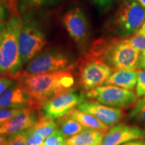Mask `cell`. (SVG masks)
<instances>
[{"label":"cell","instance_id":"obj_1","mask_svg":"<svg viewBox=\"0 0 145 145\" xmlns=\"http://www.w3.org/2000/svg\"><path fill=\"white\" fill-rule=\"evenodd\" d=\"M16 80L30 99L29 106L36 110L57 95L72 89L75 84L71 69L22 77Z\"/></svg>","mask_w":145,"mask_h":145},{"label":"cell","instance_id":"obj_2","mask_svg":"<svg viewBox=\"0 0 145 145\" xmlns=\"http://www.w3.org/2000/svg\"><path fill=\"white\" fill-rule=\"evenodd\" d=\"M140 54L127 42L126 36H120L95 40L86 57L104 63L114 71L137 70Z\"/></svg>","mask_w":145,"mask_h":145},{"label":"cell","instance_id":"obj_3","mask_svg":"<svg viewBox=\"0 0 145 145\" xmlns=\"http://www.w3.org/2000/svg\"><path fill=\"white\" fill-rule=\"evenodd\" d=\"M22 19L18 14L10 16L0 40V75L15 79L23 63L20 53L19 37Z\"/></svg>","mask_w":145,"mask_h":145},{"label":"cell","instance_id":"obj_4","mask_svg":"<svg viewBox=\"0 0 145 145\" xmlns=\"http://www.w3.org/2000/svg\"><path fill=\"white\" fill-rule=\"evenodd\" d=\"M72 60L67 54L57 49L47 50L40 52L27 63L24 69L18 74L14 80L22 77L72 69Z\"/></svg>","mask_w":145,"mask_h":145},{"label":"cell","instance_id":"obj_5","mask_svg":"<svg viewBox=\"0 0 145 145\" xmlns=\"http://www.w3.org/2000/svg\"><path fill=\"white\" fill-rule=\"evenodd\" d=\"M46 44L44 32L36 20L30 16L23 18L19 37L20 53L23 64L41 52Z\"/></svg>","mask_w":145,"mask_h":145},{"label":"cell","instance_id":"obj_6","mask_svg":"<svg viewBox=\"0 0 145 145\" xmlns=\"http://www.w3.org/2000/svg\"><path fill=\"white\" fill-rule=\"evenodd\" d=\"M145 21V9L136 0H125L119 6L113 21L117 34L122 36L137 32Z\"/></svg>","mask_w":145,"mask_h":145},{"label":"cell","instance_id":"obj_7","mask_svg":"<svg viewBox=\"0 0 145 145\" xmlns=\"http://www.w3.org/2000/svg\"><path fill=\"white\" fill-rule=\"evenodd\" d=\"M114 71L100 61L86 57L79 67V83L86 91L105 84Z\"/></svg>","mask_w":145,"mask_h":145},{"label":"cell","instance_id":"obj_8","mask_svg":"<svg viewBox=\"0 0 145 145\" xmlns=\"http://www.w3.org/2000/svg\"><path fill=\"white\" fill-rule=\"evenodd\" d=\"M86 96L102 104L118 108L131 106L137 101V97L132 90L114 86L97 87L86 91Z\"/></svg>","mask_w":145,"mask_h":145},{"label":"cell","instance_id":"obj_9","mask_svg":"<svg viewBox=\"0 0 145 145\" xmlns=\"http://www.w3.org/2000/svg\"><path fill=\"white\" fill-rule=\"evenodd\" d=\"M86 96L71 89L50 99L43 105L42 113L44 117L57 119L68 113L70 110L86 101Z\"/></svg>","mask_w":145,"mask_h":145},{"label":"cell","instance_id":"obj_10","mask_svg":"<svg viewBox=\"0 0 145 145\" xmlns=\"http://www.w3.org/2000/svg\"><path fill=\"white\" fill-rule=\"evenodd\" d=\"M63 24L72 39L79 46L88 41L89 26L85 14L79 8H72L64 14Z\"/></svg>","mask_w":145,"mask_h":145},{"label":"cell","instance_id":"obj_11","mask_svg":"<svg viewBox=\"0 0 145 145\" xmlns=\"http://www.w3.org/2000/svg\"><path fill=\"white\" fill-rule=\"evenodd\" d=\"M145 138V128L138 126L118 124L105 135L100 145H122L124 143Z\"/></svg>","mask_w":145,"mask_h":145},{"label":"cell","instance_id":"obj_12","mask_svg":"<svg viewBox=\"0 0 145 145\" xmlns=\"http://www.w3.org/2000/svg\"><path fill=\"white\" fill-rule=\"evenodd\" d=\"M77 109L94 116L108 126L116 124L124 117V112L120 108L106 106L95 101H83L78 105Z\"/></svg>","mask_w":145,"mask_h":145},{"label":"cell","instance_id":"obj_13","mask_svg":"<svg viewBox=\"0 0 145 145\" xmlns=\"http://www.w3.org/2000/svg\"><path fill=\"white\" fill-rule=\"evenodd\" d=\"M39 118L36 109L25 107L19 114L0 126V133L4 136H12L26 131L34 126Z\"/></svg>","mask_w":145,"mask_h":145},{"label":"cell","instance_id":"obj_14","mask_svg":"<svg viewBox=\"0 0 145 145\" xmlns=\"http://www.w3.org/2000/svg\"><path fill=\"white\" fill-rule=\"evenodd\" d=\"M30 99L19 83H15L0 96V108H23L29 106Z\"/></svg>","mask_w":145,"mask_h":145},{"label":"cell","instance_id":"obj_15","mask_svg":"<svg viewBox=\"0 0 145 145\" xmlns=\"http://www.w3.org/2000/svg\"><path fill=\"white\" fill-rule=\"evenodd\" d=\"M137 79L138 71L137 70H117L112 72L104 85L132 90L137 86Z\"/></svg>","mask_w":145,"mask_h":145},{"label":"cell","instance_id":"obj_16","mask_svg":"<svg viewBox=\"0 0 145 145\" xmlns=\"http://www.w3.org/2000/svg\"><path fill=\"white\" fill-rule=\"evenodd\" d=\"M68 114L87 129L97 130L106 134L110 128V126L105 124L94 116L81 112L77 108H72Z\"/></svg>","mask_w":145,"mask_h":145},{"label":"cell","instance_id":"obj_17","mask_svg":"<svg viewBox=\"0 0 145 145\" xmlns=\"http://www.w3.org/2000/svg\"><path fill=\"white\" fill-rule=\"evenodd\" d=\"M106 134L95 130L85 129L66 140V145L100 144Z\"/></svg>","mask_w":145,"mask_h":145},{"label":"cell","instance_id":"obj_18","mask_svg":"<svg viewBox=\"0 0 145 145\" xmlns=\"http://www.w3.org/2000/svg\"><path fill=\"white\" fill-rule=\"evenodd\" d=\"M57 124V129L67 139L87 129L68 113L58 118Z\"/></svg>","mask_w":145,"mask_h":145},{"label":"cell","instance_id":"obj_19","mask_svg":"<svg viewBox=\"0 0 145 145\" xmlns=\"http://www.w3.org/2000/svg\"><path fill=\"white\" fill-rule=\"evenodd\" d=\"M57 130V122L54 121V119L49 118L42 116H39L34 126L29 130H26V132L29 134L39 135L46 139Z\"/></svg>","mask_w":145,"mask_h":145},{"label":"cell","instance_id":"obj_20","mask_svg":"<svg viewBox=\"0 0 145 145\" xmlns=\"http://www.w3.org/2000/svg\"><path fill=\"white\" fill-rule=\"evenodd\" d=\"M129 118L139 124L145 126V102L139 100L135 108L130 112Z\"/></svg>","mask_w":145,"mask_h":145},{"label":"cell","instance_id":"obj_21","mask_svg":"<svg viewBox=\"0 0 145 145\" xmlns=\"http://www.w3.org/2000/svg\"><path fill=\"white\" fill-rule=\"evenodd\" d=\"M126 42L130 45L137 49L138 51L142 52L145 51V36L136 32L132 35L126 36Z\"/></svg>","mask_w":145,"mask_h":145},{"label":"cell","instance_id":"obj_22","mask_svg":"<svg viewBox=\"0 0 145 145\" xmlns=\"http://www.w3.org/2000/svg\"><path fill=\"white\" fill-rule=\"evenodd\" d=\"M50 1L52 0H20V9L22 12H25L46 5Z\"/></svg>","mask_w":145,"mask_h":145},{"label":"cell","instance_id":"obj_23","mask_svg":"<svg viewBox=\"0 0 145 145\" xmlns=\"http://www.w3.org/2000/svg\"><path fill=\"white\" fill-rule=\"evenodd\" d=\"M66 140L61 132L57 130L44 140L43 145H66Z\"/></svg>","mask_w":145,"mask_h":145},{"label":"cell","instance_id":"obj_24","mask_svg":"<svg viewBox=\"0 0 145 145\" xmlns=\"http://www.w3.org/2000/svg\"><path fill=\"white\" fill-rule=\"evenodd\" d=\"M22 110V108H0V126L19 114Z\"/></svg>","mask_w":145,"mask_h":145},{"label":"cell","instance_id":"obj_25","mask_svg":"<svg viewBox=\"0 0 145 145\" xmlns=\"http://www.w3.org/2000/svg\"><path fill=\"white\" fill-rule=\"evenodd\" d=\"M137 95L139 97H145V69L138 71Z\"/></svg>","mask_w":145,"mask_h":145},{"label":"cell","instance_id":"obj_26","mask_svg":"<svg viewBox=\"0 0 145 145\" xmlns=\"http://www.w3.org/2000/svg\"><path fill=\"white\" fill-rule=\"evenodd\" d=\"M8 145H28L25 131L10 136L8 138Z\"/></svg>","mask_w":145,"mask_h":145},{"label":"cell","instance_id":"obj_27","mask_svg":"<svg viewBox=\"0 0 145 145\" xmlns=\"http://www.w3.org/2000/svg\"><path fill=\"white\" fill-rule=\"evenodd\" d=\"M14 83V79L8 76L0 75V96Z\"/></svg>","mask_w":145,"mask_h":145},{"label":"cell","instance_id":"obj_28","mask_svg":"<svg viewBox=\"0 0 145 145\" xmlns=\"http://www.w3.org/2000/svg\"><path fill=\"white\" fill-rule=\"evenodd\" d=\"M6 18V10H5V4L3 0H0V22H5Z\"/></svg>","mask_w":145,"mask_h":145},{"label":"cell","instance_id":"obj_29","mask_svg":"<svg viewBox=\"0 0 145 145\" xmlns=\"http://www.w3.org/2000/svg\"><path fill=\"white\" fill-rule=\"evenodd\" d=\"M140 67L142 69H145V51L141 52L139 58L138 68Z\"/></svg>","mask_w":145,"mask_h":145},{"label":"cell","instance_id":"obj_30","mask_svg":"<svg viewBox=\"0 0 145 145\" xmlns=\"http://www.w3.org/2000/svg\"><path fill=\"white\" fill-rule=\"evenodd\" d=\"M122 145H145L144 139H140V140H136L130 142L124 143Z\"/></svg>","mask_w":145,"mask_h":145},{"label":"cell","instance_id":"obj_31","mask_svg":"<svg viewBox=\"0 0 145 145\" xmlns=\"http://www.w3.org/2000/svg\"><path fill=\"white\" fill-rule=\"evenodd\" d=\"M94 1H95V3L98 6L101 7V8H104V7H106V5H108L112 0H94Z\"/></svg>","mask_w":145,"mask_h":145},{"label":"cell","instance_id":"obj_32","mask_svg":"<svg viewBox=\"0 0 145 145\" xmlns=\"http://www.w3.org/2000/svg\"><path fill=\"white\" fill-rule=\"evenodd\" d=\"M0 145H8V139L5 138V136L0 133Z\"/></svg>","mask_w":145,"mask_h":145},{"label":"cell","instance_id":"obj_33","mask_svg":"<svg viewBox=\"0 0 145 145\" xmlns=\"http://www.w3.org/2000/svg\"><path fill=\"white\" fill-rule=\"evenodd\" d=\"M139 34H142V35L145 36V21L144 22V23L142 24V25L141 26V27L139 28V30L137 31Z\"/></svg>","mask_w":145,"mask_h":145},{"label":"cell","instance_id":"obj_34","mask_svg":"<svg viewBox=\"0 0 145 145\" xmlns=\"http://www.w3.org/2000/svg\"><path fill=\"white\" fill-rule=\"evenodd\" d=\"M5 24H6V22H0V40H1V36L3 35V31H4Z\"/></svg>","mask_w":145,"mask_h":145},{"label":"cell","instance_id":"obj_35","mask_svg":"<svg viewBox=\"0 0 145 145\" xmlns=\"http://www.w3.org/2000/svg\"><path fill=\"white\" fill-rule=\"evenodd\" d=\"M136 1H137L142 8H144L145 9V0H136Z\"/></svg>","mask_w":145,"mask_h":145},{"label":"cell","instance_id":"obj_36","mask_svg":"<svg viewBox=\"0 0 145 145\" xmlns=\"http://www.w3.org/2000/svg\"><path fill=\"white\" fill-rule=\"evenodd\" d=\"M141 100H142V101H144V102H145V97H144V98H143V99H141Z\"/></svg>","mask_w":145,"mask_h":145},{"label":"cell","instance_id":"obj_37","mask_svg":"<svg viewBox=\"0 0 145 145\" xmlns=\"http://www.w3.org/2000/svg\"><path fill=\"white\" fill-rule=\"evenodd\" d=\"M97 145H100V144H97Z\"/></svg>","mask_w":145,"mask_h":145}]
</instances>
